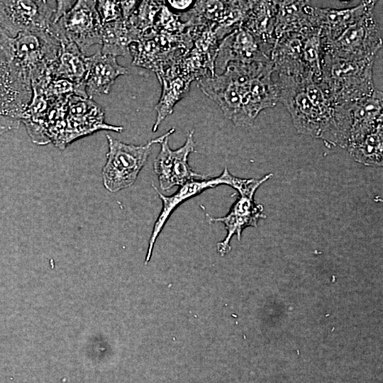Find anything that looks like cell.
<instances>
[{
    "label": "cell",
    "instance_id": "cell-1",
    "mask_svg": "<svg viewBox=\"0 0 383 383\" xmlns=\"http://www.w3.org/2000/svg\"><path fill=\"white\" fill-rule=\"evenodd\" d=\"M60 50V41L50 30L26 31L11 38L10 67L17 85L30 94L33 83L50 74Z\"/></svg>",
    "mask_w": 383,
    "mask_h": 383
},
{
    "label": "cell",
    "instance_id": "cell-2",
    "mask_svg": "<svg viewBox=\"0 0 383 383\" xmlns=\"http://www.w3.org/2000/svg\"><path fill=\"white\" fill-rule=\"evenodd\" d=\"M374 57L348 60L321 55V74L317 82L334 105H352L374 91Z\"/></svg>",
    "mask_w": 383,
    "mask_h": 383
},
{
    "label": "cell",
    "instance_id": "cell-3",
    "mask_svg": "<svg viewBox=\"0 0 383 383\" xmlns=\"http://www.w3.org/2000/svg\"><path fill=\"white\" fill-rule=\"evenodd\" d=\"M192 45L193 38L189 28L182 33H170L153 26L130 45L129 51L133 65L150 70L158 75L175 66Z\"/></svg>",
    "mask_w": 383,
    "mask_h": 383
},
{
    "label": "cell",
    "instance_id": "cell-4",
    "mask_svg": "<svg viewBox=\"0 0 383 383\" xmlns=\"http://www.w3.org/2000/svg\"><path fill=\"white\" fill-rule=\"evenodd\" d=\"M174 131V128H172L165 134L139 145L127 144L106 135L109 150L102 169L104 187L111 192H116L133 185L147 162L152 145L160 143Z\"/></svg>",
    "mask_w": 383,
    "mask_h": 383
},
{
    "label": "cell",
    "instance_id": "cell-5",
    "mask_svg": "<svg viewBox=\"0 0 383 383\" xmlns=\"http://www.w3.org/2000/svg\"><path fill=\"white\" fill-rule=\"evenodd\" d=\"M382 48L379 27L373 11L365 13L338 38H321V55L348 60L374 57Z\"/></svg>",
    "mask_w": 383,
    "mask_h": 383
},
{
    "label": "cell",
    "instance_id": "cell-6",
    "mask_svg": "<svg viewBox=\"0 0 383 383\" xmlns=\"http://www.w3.org/2000/svg\"><path fill=\"white\" fill-rule=\"evenodd\" d=\"M96 4V1H76L49 30L60 42L70 41L84 54L92 45L101 44L102 23Z\"/></svg>",
    "mask_w": 383,
    "mask_h": 383
},
{
    "label": "cell",
    "instance_id": "cell-7",
    "mask_svg": "<svg viewBox=\"0 0 383 383\" xmlns=\"http://www.w3.org/2000/svg\"><path fill=\"white\" fill-rule=\"evenodd\" d=\"M57 1H0V28L9 38L49 30L57 22Z\"/></svg>",
    "mask_w": 383,
    "mask_h": 383
},
{
    "label": "cell",
    "instance_id": "cell-8",
    "mask_svg": "<svg viewBox=\"0 0 383 383\" xmlns=\"http://www.w3.org/2000/svg\"><path fill=\"white\" fill-rule=\"evenodd\" d=\"M278 75L276 83L279 89V102L288 110L296 131L301 134L322 139L324 123L305 91L303 82L305 74Z\"/></svg>",
    "mask_w": 383,
    "mask_h": 383
},
{
    "label": "cell",
    "instance_id": "cell-9",
    "mask_svg": "<svg viewBox=\"0 0 383 383\" xmlns=\"http://www.w3.org/2000/svg\"><path fill=\"white\" fill-rule=\"evenodd\" d=\"M11 38L0 28V135L17 128L32 96L21 90L11 72Z\"/></svg>",
    "mask_w": 383,
    "mask_h": 383
},
{
    "label": "cell",
    "instance_id": "cell-10",
    "mask_svg": "<svg viewBox=\"0 0 383 383\" xmlns=\"http://www.w3.org/2000/svg\"><path fill=\"white\" fill-rule=\"evenodd\" d=\"M194 135V130L188 131L184 144L176 150L169 146V137H166L160 143L161 148L154 160L153 169L162 190L167 191L190 181L209 178L208 176L194 172L188 163L189 155L196 150Z\"/></svg>",
    "mask_w": 383,
    "mask_h": 383
},
{
    "label": "cell",
    "instance_id": "cell-11",
    "mask_svg": "<svg viewBox=\"0 0 383 383\" xmlns=\"http://www.w3.org/2000/svg\"><path fill=\"white\" fill-rule=\"evenodd\" d=\"M274 47L241 26L219 43L215 72L222 73L231 62H271Z\"/></svg>",
    "mask_w": 383,
    "mask_h": 383
},
{
    "label": "cell",
    "instance_id": "cell-12",
    "mask_svg": "<svg viewBox=\"0 0 383 383\" xmlns=\"http://www.w3.org/2000/svg\"><path fill=\"white\" fill-rule=\"evenodd\" d=\"M104 111L92 99L72 95L68 99L63 148L73 140L100 130L122 132L123 127L105 123Z\"/></svg>",
    "mask_w": 383,
    "mask_h": 383
},
{
    "label": "cell",
    "instance_id": "cell-13",
    "mask_svg": "<svg viewBox=\"0 0 383 383\" xmlns=\"http://www.w3.org/2000/svg\"><path fill=\"white\" fill-rule=\"evenodd\" d=\"M189 28L193 38V45L177 64L179 74L191 82L209 75L213 77L220 41L210 27Z\"/></svg>",
    "mask_w": 383,
    "mask_h": 383
},
{
    "label": "cell",
    "instance_id": "cell-14",
    "mask_svg": "<svg viewBox=\"0 0 383 383\" xmlns=\"http://www.w3.org/2000/svg\"><path fill=\"white\" fill-rule=\"evenodd\" d=\"M376 1H363L352 8L336 9L306 5L309 21L320 29L322 39L334 40L365 13L373 11Z\"/></svg>",
    "mask_w": 383,
    "mask_h": 383
},
{
    "label": "cell",
    "instance_id": "cell-15",
    "mask_svg": "<svg viewBox=\"0 0 383 383\" xmlns=\"http://www.w3.org/2000/svg\"><path fill=\"white\" fill-rule=\"evenodd\" d=\"M209 223L221 222L227 232L225 238L217 243V250L223 256L230 252V241L233 235L240 240L243 231L250 226L257 227L260 219L266 218L262 204L255 203L254 198L239 196L232 204L229 212L222 217L207 216Z\"/></svg>",
    "mask_w": 383,
    "mask_h": 383
},
{
    "label": "cell",
    "instance_id": "cell-16",
    "mask_svg": "<svg viewBox=\"0 0 383 383\" xmlns=\"http://www.w3.org/2000/svg\"><path fill=\"white\" fill-rule=\"evenodd\" d=\"M221 184H223L221 175L214 178L190 181L180 186L177 192L170 196L163 195L154 187L162 202V208L154 224L149 240L145 265L150 261L155 241L172 212L184 201L200 194L206 189L215 188Z\"/></svg>",
    "mask_w": 383,
    "mask_h": 383
},
{
    "label": "cell",
    "instance_id": "cell-17",
    "mask_svg": "<svg viewBox=\"0 0 383 383\" xmlns=\"http://www.w3.org/2000/svg\"><path fill=\"white\" fill-rule=\"evenodd\" d=\"M89 68L84 81L88 98L107 94L116 79L128 72L126 67L117 62L116 57L97 52L89 56Z\"/></svg>",
    "mask_w": 383,
    "mask_h": 383
},
{
    "label": "cell",
    "instance_id": "cell-18",
    "mask_svg": "<svg viewBox=\"0 0 383 383\" xmlns=\"http://www.w3.org/2000/svg\"><path fill=\"white\" fill-rule=\"evenodd\" d=\"M382 92L377 90L353 105L352 125L348 145L360 140L382 127Z\"/></svg>",
    "mask_w": 383,
    "mask_h": 383
},
{
    "label": "cell",
    "instance_id": "cell-19",
    "mask_svg": "<svg viewBox=\"0 0 383 383\" xmlns=\"http://www.w3.org/2000/svg\"><path fill=\"white\" fill-rule=\"evenodd\" d=\"M60 43V55L50 75L85 87L89 57L86 56L76 45L70 41L63 40Z\"/></svg>",
    "mask_w": 383,
    "mask_h": 383
},
{
    "label": "cell",
    "instance_id": "cell-20",
    "mask_svg": "<svg viewBox=\"0 0 383 383\" xmlns=\"http://www.w3.org/2000/svg\"><path fill=\"white\" fill-rule=\"evenodd\" d=\"M157 79L162 85V92L155 106L157 115L153 132L157 131L162 122L173 113L174 106L189 92L192 82L174 72L167 73Z\"/></svg>",
    "mask_w": 383,
    "mask_h": 383
},
{
    "label": "cell",
    "instance_id": "cell-21",
    "mask_svg": "<svg viewBox=\"0 0 383 383\" xmlns=\"http://www.w3.org/2000/svg\"><path fill=\"white\" fill-rule=\"evenodd\" d=\"M277 10L278 1H251L242 26L262 40L275 45L274 31Z\"/></svg>",
    "mask_w": 383,
    "mask_h": 383
},
{
    "label": "cell",
    "instance_id": "cell-22",
    "mask_svg": "<svg viewBox=\"0 0 383 383\" xmlns=\"http://www.w3.org/2000/svg\"><path fill=\"white\" fill-rule=\"evenodd\" d=\"M139 38L140 35L123 19L107 23L102 26L100 52L115 57L126 56L130 54V45Z\"/></svg>",
    "mask_w": 383,
    "mask_h": 383
},
{
    "label": "cell",
    "instance_id": "cell-23",
    "mask_svg": "<svg viewBox=\"0 0 383 383\" xmlns=\"http://www.w3.org/2000/svg\"><path fill=\"white\" fill-rule=\"evenodd\" d=\"M306 4L305 1H278L274 31L276 41L285 33L298 32L305 27L312 26L306 9Z\"/></svg>",
    "mask_w": 383,
    "mask_h": 383
},
{
    "label": "cell",
    "instance_id": "cell-24",
    "mask_svg": "<svg viewBox=\"0 0 383 383\" xmlns=\"http://www.w3.org/2000/svg\"><path fill=\"white\" fill-rule=\"evenodd\" d=\"M350 157L357 162L370 167H382L383 162V128L367 135L360 140L346 147Z\"/></svg>",
    "mask_w": 383,
    "mask_h": 383
},
{
    "label": "cell",
    "instance_id": "cell-25",
    "mask_svg": "<svg viewBox=\"0 0 383 383\" xmlns=\"http://www.w3.org/2000/svg\"><path fill=\"white\" fill-rule=\"evenodd\" d=\"M164 4L162 1H139L126 21L140 37L145 31L153 27L156 16Z\"/></svg>",
    "mask_w": 383,
    "mask_h": 383
},
{
    "label": "cell",
    "instance_id": "cell-26",
    "mask_svg": "<svg viewBox=\"0 0 383 383\" xmlns=\"http://www.w3.org/2000/svg\"><path fill=\"white\" fill-rule=\"evenodd\" d=\"M223 184L230 186L235 189L240 196L254 198L257 189L272 176V173L265 175L261 179H243L232 175L227 167L221 174Z\"/></svg>",
    "mask_w": 383,
    "mask_h": 383
},
{
    "label": "cell",
    "instance_id": "cell-27",
    "mask_svg": "<svg viewBox=\"0 0 383 383\" xmlns=\"http://www.w3.org/2000/svg\"><path fill=\"white\" fill-rule=\"evenodd\" d=\"M154 26L159 30L170 33H182L188 28L187 23L182 21L181 16L172 13L165 3L156 16Z\"/></svg>",
    "mask_w": 383,
    "mask_h": 383
},
{
    "label": "cell",
    "instance_id": "cell-28",
    "mask_svg": "<svg viewBox=\"0 0 383 383\" xmlns=\"http://www.w3.org/2000/svg\"><path fill=\"white\" fill-rule=\"evenodd\" d=\"M96 9L102 26L123 19L120 1H96Z\"/></svg>",
    "mask_w": 383,
    "mask_h": 383
},
{
    "label": "cell",
    "instance_id": "cell-29",
    "mask_svg": "<svg viewBox=\"0 0 383 383\" xmlns=\"http://www.w3.org/2000/svg\"><path fill=\"white\" fill-rule=\"evenodd\" d=\"M139 1H120L122 18L127 21L131 16Z\"/></svg>",
    "mask_w": 383,
    "mask_h": 383
},
{
    "label": "cell",
    "instance_id": "cell-30",
    "mask_svg": "<svg viewBox=\"0 0 383 383\" xmlns=\"http://www.w3.org/2000/svg\"><path fill=\"white\" fill-rule=\"evenodd\" d=\"M192 1H168L169 4L174 9H185L192 4Z\"/></svg>",
    "mask_w": 383,
    "mask_h": 383
}]
</instances>
